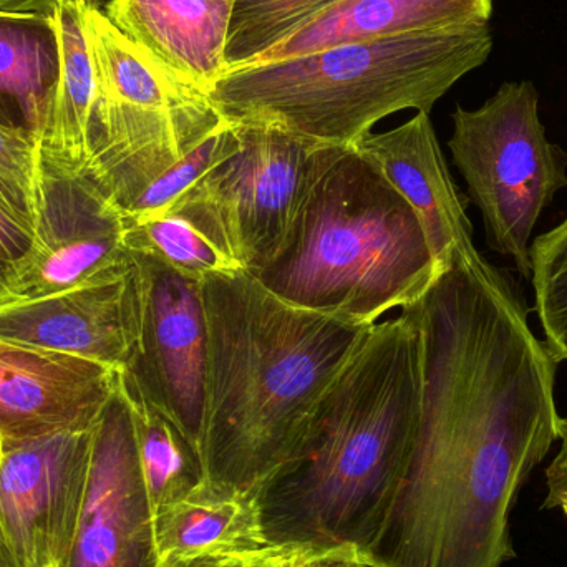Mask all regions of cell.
I'll return each mask as SVG.
<instances>
[{
    "label": "cell",
    "mask_w": 567,
    "mask_h": 567,
    "mask_svg": "<svg viewBox=\"0 0 567 567\" xmlns=\"http://www.w3.org/2000/svg\"><path fill=\"white\" fill-rule=\"evenodd\" d=\"M353 146L379 166L412 206L425 229L440 276L455 261H482L466 216L468 199L450 175L430 113L416 112L389 132L367 133Z\"/></svg>",
    "instance_id": "cell-15"
},
{
    "label": "cell",
    "mask_w": 567,
    "mask_h": 567,
    "mask_svg": "<svg viewBox=\"0 0 567 567\" xmlns=\"http://www.w3.org/2000/svg\"><path fill=\"white\" fill-rule=\"evenodd\" d=\"M85 3L62 2L52 16L60 49V75L45 125L40 159L69 173H85L92 158L96 80L85 30Z\"/></svg>",
    "instance_id": "cell-18"
},
{
    "label": "cell",
    "mask_w": 567,
    "mask_h": 567,
    "mask_svg": "<svg viewBox=\"0 0 567 567\" xmlns=\"http://www.w3.org/2000/svg\"><path fill=\"white\" fill-rule=\"evenodd\" d=\"M92 430L0 443V533L17 567L60 566L69 555L89 482Z\"/></svg>",
    "instance_id": "cell-11"
},
{
    "label": "cell",
    "mask_w": 567,
    "mask_h": 567,
    "mask_svg": "<svg viewBox=\"0 0 567 567\" xmlns=\"http://www.w3.org/2000/svg\"><path fill=\"white\" fill-rule=\"evenodd\" d=\"M39 140L0 123V208L33 229L39 203Z\"/></svg>",
    "instance_id": "cell-26"
},
{
    "label": "cell",
    "mask_w": 567,
    "mask_h": 567,
    "mask_svg": "<svg viewBox=\"0 0 567 567\" xmlns=\"http://www.w3.org/2000/svg\"><path fill=\"white\" fill-rule=\"evenodd\" d=\"M0 567H17L2 533H0Z\"/></svg>",
    "instance_id": "cell-34"
},
{
    "label": "cell",
    "mask_w": 567,
    "mask_h": 567,
    "mask_svg": "<svg viewBox=\"0 0 567 567\" xmlns=\"http://www.w3.org/2000/svg\"><path fill=\"white\" fill-rule=\"evenodd\" d=\"M322 553L306 546L268 545L258 551L248 553L228 567H306Z\"/></svg>",
    "instance_id": "cell-28"
},
{
    "label": "cell",
    "mask_w": 567,
    "mask_h": 567,
    "mask_svg": "<svg viewBox=\"0 0 567 567\" xmlns=\"http://www.w3.org/2000/svg\"><path fill=\"white\" fill-rule=\"evenodd\" d=\"M155 509L120 383L92 430V458L75 538L59 567H156Z\"/></svg>",
    "instance_id": "cell-12"
},
{
    "label": "cell",
    "mask_w": 567,
    "mask_h": 567,
    "mask_svg": "<svg viewBox=\"0 0 567 567\" xmlns=\"http://www.w3.org/2000/svg\"><path fill=\"white\" fill-rule=\"evenodd\" d=\"M52 567H59V566H52Z\"/></svg>",
    "instance_id": "cell-36"
},
{
    "label": "cell",
    "mask_w": 567,
    "mask_h": 567,
    "mask_svg": "<svg viewBox=\"0 0 567 567\" xmlns=\"http://www.w3.org/2000/svg\"><path fill=\"white\" fill-rule=\"evenodd\" d=\"M118 385V369L0 339V443L89 432Z\"/></svg>",
    "instance_id": "cell-13"
},
{
    "label": "cell",
    "mask_w": 567,
    "mask_h": 567,
    "mask_svg": "<svg viewBox=\"0 0 567 567\" xmlns=\"http://www.w3.org/2000/svg\"><path fill=\"white\" fill-rule=\"evenodd\" d=\"M422 419V337L409 309L370 327L302 445L256 493L269 545L362 556L409 468Z\"/></svg>",
    "instance_id": "cell-2"
},
{
    "label": "cell",
    "mask_w": 567,
    "mask_h": 567,
    "mask_svg": "<svg viewBox=\"0 0 567 567\" xmlns=\"http://www.w3.org/2000/svg\"><path fill=\"white\" fill-rule=\"evenodd\" d=\"M422 337V419L365 567H503L526 480L561 439L558 360L506 272L455 261L409 307Z\"/></svg>",
    "instance_id": "cell-1"
},
{
    "label": "cell",
    "mask_w": 567,
    "mask_h": 567,
    "mask_svg": "<svg viewBox=\"0 0 567 567\" xmlns=\"http://www.w3.org/2000/svg\"><path fill=\"white\" fill-rule=\"evenodd\" d=\"M33 229L0 208V282L9 281L16 266L32 248Z\"/></svg>",
    "instance_id": "cell-27"
},
{
    "label": "cell",
    "mask_w": 567,
    "mask_h": 567,
    "mask_svg": "<svg viewBox=\"0 0 567 567\" xmlns=\"http://www.w3.org/2000/svg\"><path fill=\"white\" fill-rule=\"evenodd\" d=\"M62 2H83L95 9H105L110 0H0V10L7 12L52 13Z\"/></svg>",
    "instance_id": "cell-30"
},
{
    "label": "cell",
    "mask_w": 567,
    "mask_h": 567,
    "mask_svg": "<svg viewBox=\"0 0 567 567\" xmlns=\"http://www.w3.org/2000/svg\"><path fill=\"white\" fill-rule=\"evenodd\" d=\"M120 389L132 410L140 465L153 509L185 498L205 483V466L198 446L165 413L142 393L120 380Z\"/></svg>",
    "instance_id": "cell-21"
},
{
    "label": "cell",
    "mask_w": 567,
    "mask_h": 567,
    "mask_svg": "<svg viewBox=\"0 0 567 567\" xmlns=\"http://www.w3.org/2000/svg\"><path fill=\"white\" fill-rule=\"evenodd\" d=\"M493 10L495 0H340L251 63L279 62L346 43L489 23Z\"/></svg>",
    "instance_id": "cell-17"
},
{
    "label": "cell",
    "mask_w": 567,
    "mask_h": 567,
    "mask_svg": "<svg viewBox=\"0 0 567 567\" xmlns=\"http://www.w3.org/2000/svg\"><path fill=\"white\" fill-rule=\"evenodd\" d=\"M125 216L86 173L40 159L33 243L6 284L0 306L39 299L130 268Z\"/></svg>",
    "instance_id": "cell-10"
},
{
    "label": "cell",
    "mask_w": 567,
    "mask_h": 567,
    "mask_svg": "<svg viewBox=\"0 0 567 567\" xmlns=\"http://www.w3.org/2000/svg\"><path fill=\"white\" fill-rule=\"evenodd\" d=\"M248 555V553H246ZM245 555L235 553H189V555L162 556L156 567H228Z\"/></svg>",
    "instance_id": "cell-29"
},
{
    "label": "cell",
    "mask_w": 567,
    "mask_h": 567,
    "mask_svg": "<svg viewBox=\"0 0 567 567\" xmlns=\"http://www.w3.org/2000/svg\"><path fill=\"white\" fill-rule=\"evenodd\" d=\"M135 329L132 262L39 299L0 306V339L122 369Z\"/></svg>",
    "instance_id": "cell-14"
},
{
    "label": "cell",
    "mask_w": 567,
    "mask_h": 567,
    "mask_svg": "<svg viewBox=\"0 0 567 567\" xmlns=\"http://www.w3.org/2000/svg\"><path fill=\"white\" fill-rule=\"evenodd\" d=\"M238 126V150L163 213L185 219L255 275L281 248L323 146L272 126Z\"/></svg>",
    "instance_id": "cell-8"
},
{
    "label": "cell",
    "mask_w": 567,
    "mask_h": 567,
    "mask_svg": "<svg viewBox=\"0 0 567 567\" xmlns=\"http://www.w3.org/2000/svg\"><path fill=\"white\" fill-rule=\"evenodd\" d=\"M125 225L128 251L155 256L196 281L213 275L243 271L189 223L172 213L132 219Z\"/></svg>",
    "instance_id": "cell-22"
},
{
    "label": "cell",
    "mask_w": 567,
    "mask_h": 567,
    "mask_svg": "<svg viewBox=\"0 0 567 567\" xmlns=\"http://www.w3.org/2000/svg\"><path fill=\"white\" fill-rule=\"evenodd\" d=\"M59 75L52 13L0 10V123L39 140Z\"/></svg>",
    "instance_id": "cell-19"
},
{
    "label": "cell",
    "mask_w": 567,
    "mask_h": 567,
    "mask_svg": "<svg viewBox=\"0 0 567 567\" xmlns=\"http://www.w3.org/2000/svg\"><path fill=\"white\" fill-rule=\"evenodd\" d=\"M548 483V498L545 502L546 509H563L567 518V476H546Z\"/></svg>",
    "instance_id": "cell-32"
},
{
    "label": "cell",
    "mask_w": 567,
    "mask_h": 567,
    "mask_svg": "<svg viewBox=\"0 0 567 567\" xmlns=\"http://www.w3.org/2000/svg\"><path fill=\"white\" fill-rule=\"evenodd\" d=\"M306 567H365L353 551H329L313 558Z\"/></svg>",
    "instance_id": "cell-31"
},
{
    "label": "cell",
    "mask_w": 567,
    "mask_h": 567,
    "mask_svg": "<svg viewBox=\"0 0 567 567\" xmlns=\"http://www.w3.org/2000/svg\"><path fill=\"white\" fill-rule=\"evenodd\" d=\"M155 538L159 558L206 551L246 555L269 545L256 495L206 482L155 512Z\"/></svg>",
    "instance_id": "cell-20"
},
{
    "label": "cell",
    "mask_w": 567,
    "mask_h": 567,
    "mask_svg": "<svg viewBox=\"0 0 567 567\" xmlns=\"http://www.w3.org/2000/svg\"><path fill=\"white\" fill-rule=\"evenodd\" d=\"M85 30L96 80L85 173L123 213L225 118L208 93L153 59L102 9L85 7Z\"/></svg>",
    "instance_id": "cell-6"
},
{
    "label": "cell",
    "mask_w": 567,
    "mask_h": 567,
    "mask_svg": "<svg viewBox=\"0 0 567 567\" xmlns=\"http://www.w3.org/2000/svg\"><path fill=\"white\" fill-rule=\"evenodd\" d=\"M563 445L555 462L549 465L546 476H567V419H565V429H563Z\"/></svg>",
    "instance_id": "cell-33"
},
{
    "label": "cell",
    "mask_w": 567,
    "mask_h": 567,
    "mask_svg": "<svg viewBox=\"0 0 567 567\" xmlns=\"http://www.w3.org/2000/svg\"><path fill=\"white\" fill-rule=\"evenodd\" d=\"M452 120L449 148L482 212L486 243L529 279L533 229L567 186V152L546 136L538 89L532 80L505 82L480 109L456 106Z\"/></svg>",
    "instance_id": "cell-7"
},
{
    "label": "cell",
    "mask_w": 567,
    "mask_h": 567,
    "mask_svg": "<svg viewBox=\"0 0 567 567\" xmlns=\"http://www.w3.org/2000/svg\"><path fill=\"white\" fill-rule=\"evenodd\" d=\"M337 2L340 0H235L226 39V70L255 62Z\"/></svg>",
    "instance_id": "cell-23"
},
{
    "label": "cell",
    "mask_w": 567,
    "mask_h": 567,
    "mask_svg": "<svg viewBox=\"0 0 567 567\" xmlns=\"http://www.w3.org/2000/svg\"><path fill=\"white\" fill-rule=\"evenodd\" d=\"M251 276L290 306L363 327L440 278L419 216L353 145L320 150L281 248Z\"/></svg>",
    "instance_id": "cell-4"
},
{
    "label": "cell",
    "mask_w": 567,
    "mask_h": 567,
    "mask_svg": "<svg viewBox=\"0 0 567 567\" xmlns=\"http://www.w3.org/2000/svg\"><path fill=\"white\" fill-rule=\"evenodd\" d=\"M132 258L135 329L120 380L142 393L202 453L206 332L202 281L146 252Z\"/></svg>",
    "instance_id": "cell-9"
},
{
    "label": "cell",
    "mask_w": 567,
    "mask_h": 567,
    "mask_svg": "<svg viewBox=\"0 0 567 567\" xmlns=\"http://www.w3.org/2000/svg\"><path fill=\"white\" fill-rule=\"evenodd\" d=\"M2 293H3V284L0 282V297H2Z\"/></svg>",
    "instance_id": "cell-35"
},
{
    "label": "cell",
    "mask_w": 567,
    "mask_h": 567,
    "mask_svg": "<svg viewBox=\"0 0 567 567\" xmlns=\"http://www.w3.org/2000/svg\"><path fill=\"white\" fill-rule=\"evenodd\" d=\"M235 0H110L103 12L166 69L212 92L226 72Z\"/></svg>",
    "instance_id": "cell-16"
},
{
    "label": "cell",
    "mask_w": 567,
    "mask_h": 567,
    "mask_svg": "<svg viewBox=\"0 0 567 567\" xmlns=\"http://www.w3.org/2000/svg\"><path fill=\"white\" fill-rule=\"evenodd\" d=\"M489 23L346 43L229 69L209 92L223 118L320 146H349L403 110L430 113L489 59Z\"/></svg>",
    "instance_id": "cell-5"
},
{
    "label": "cell",
    "mask_w": 567,
    "mask_h": 567,
    "mask_svg": "<svg viewBox=\"0 0 567 567\" xmlns=\"http://www.w3.org/2000/svg\"><path fill=\"white\" fill-rule=\"evenodd\" d=\"M205 482L258 489L286 466L370 327L290 306L249 272L203 279Z\"/></svg>",
    "instance_id": "cell-3"
},
{
    "label": "cell",
    "mask_w": 567,
    "mask_h": 567,
    "mask_svg": "<svg viewBox=\"0 0 567 567\" xmlns=\"http://www.w3.org/2000/svg\"><path fill=\"white\" fill-rule=\"evenodd\" d=\"M238 146L239 126L225 118V122L202 145L196 146L182 162L176 163L168 172L163 173L123 212L125 221L166 212L183 193L188 192L213 166L218 165L226 156L233 155Z\"/></svg>",
    "instance_id": "cell-25"
},
{
    "label": "cell",
    "mask_w": 567,
    "mask_h": 567,
    "mask_svg": "<svg viewBox=\"0 0 567 567\" xmlns=\"http://www.w3.org/2000/svg\"><path fill=\"white\" fill-rule=\"evenodd\" d=\"M532 281L546 346L563 362L567 360V216L533 243Z\"/></svg>",
    "instance_id": "cell-24"
}]
</instances>
